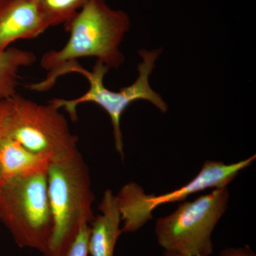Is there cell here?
<instances>
[{"mask_svg": "<svg viewBox=\"0 0 256 256\" xmlns=\"http://www.w3.org/2000/svg\"><path fill=\"white\" fill-rule=\"evenodd\" d=\"M64 26L69 33L67 43L42 57L40 65L48 72L46 77L87 57H96L109 69L119 68L124 63L119 47L130 28L126 12L112 9L106 0H90Z\"/></svg>", "mask_w": 256, "mask_h": 256, "instance_id": "6da1fadb", "label": "cell"}, {"mask_svg": "<svg viewBox=\"0 0 256 256\" xmlns=\"http://www.w3.org/2000/svg\"><path fill=\"white\" fill-rule=\"evenodd\" d=\"M162 50H154L148 52L141 50L139 54L142 62L138 64L137 80L129 86L122 88L119 92H112L104 86V77L109 68L100 60H96L92 70H86L76 62L64 67L52 75L44 79L45 86L52 88L58 78L70 73H77L84 76L88 80V90L84 95L75 99L55 98L50 101L58 109L63 108L69 114L73 121L77 120V108L80 104L94 102L102 108L110 116L114 139V146L122 159L124 158V138L120 128V120L124 110L134 101L146 100L150 101L162 112H166L168 106L161 96L151 88L149 84V76L156 67L154 63L161 54Z\"/></svg>", "mask_w": 256, "mask_h": 256, "instance_id": "7a4b0ae2", "label": "cell"}, {"mask_svg": "<svg viewBox=\"0 0 256 256\" xmlns=\"http://www.w3.org/2000/svg\"><path fill=\"white\" fill-rule=\"evenodd\" d=\"M48 193L53 216L52 237L44 256H63L84 224L94 220L95 200L90 173L80 152L52 162L47 170Z\"/></svg>", "mask_w": 256, "mask_h": 256, "instance_id": "3957f363", "label": "cell"}, {"mask_svg": "<svg viewBox=\"0 0 256 256\" xmlns=\"http://www.w3.org/2000/svg\"><path fill=\"white\" fill-rule=\"evenodd\" d=\"M0 220L18 246L45 252L54 228L47 172L0 182Z\"/></svg>", "mask_w": 256, "mask_h": 256, "instance_id": "277c9868", "label": "cell"}, {"mask_svg": "<svg viewBox=\"0 0 256 256\" xmlns=\"http://www.w3.org/2000/svg\"><path fill=\"white\" fill-rule=\"evenodd\" d=\"M229 200L227 186L216 188L193 202H184L175 212L156 222V235L164 252L190 256H210L212 235L225 214Z\"/></svg>", "mask_w": 256, "mask_h": 256, "instance_id": "5b68a950", "label": "cell"}, {"mask_svg": "<svg viewBox=\"0 0 256 256\" xmlns=\"http://www.w3.org/2000/svg\"><path fill=\"white\" fill-rule=\"evenodd\" d=\"M6 132L24 148L52 162L79 152L78 138L70 131L60 109L50 102L42 105L18 94L12 97Z\"/></svg>", "mask_w": 256, "mask_h": 256, "instance_id": "8992f818", "label": "cell"}, {"mask_svg": "<svg viewBox=\"0 0 256 256\" xmlns=\"http://www.w3.org/2000/svg\"><path fill=\"white\" fill-rule=\"evenodd\" d=\"M254 154L238 162L224 164L222 162L206 160L198 174L186 185L174 191L156 195L146 194L138 184H126L116 195L124 233H134L142 228L152 217L153 210L165 204L173 203L208 188L227 186L240 171L254 162Z\"/></svg>", "mask_w": 256, "mask_h": 256, "instance_id": "52a82bcc", "label": "cell"}, {"mask_svg": "<svg viewBox=\"0 0 256 256\" xmlns=\"http://www.w3.org/2000/svg\"><path fill=\"white\" fill-rule=\"evenodd\" d=\"M48 28L34 0H0V52L18 40L36 38Z\"/></svg>", "mask_w": 256, "mask_h": 256, "instance_id": "ba28073f", "label": "cell"}, {"mask_svg": "<svg viewBox=\"0 0 256 256\" xmlns=\"http://www.w3.org/2000/svg\"><path fill=\"white\" fill-rule=\"evenodd\" d=\"M98 215L90 223L88 252L92 256H114L120 236L121 216L117 198L110 190L104 192Z\"/></svg>", "mask_w": 256, "mask_h": 256, "instance_id": "9c48e42d", "label": "cell"}, {"mask_svg": "<svg viewBox=\"0 0 256 256\" xmlns=\"http://www.w3.org/2000/svg\"><path fill=\"white\" fill-rule=\"evenodd\" d=\"M50 162L46 156L24 148L6 132L0 141V182L45 172Z\"/></svg>", "mask_w": 256, "mask_h": 256, "instance_id": "30bf717a", "label": "cell"}, {"mask_svg": "<svg viewBox=\"0 0 256 256\" xmlns=\"http://www.w3.org/2000/svg\"><path fill=\"white\" fill-rule=\"evenodd\" d=\"M36 60V56L30 50L10 47L0 52V99L18 94L20 70L33 65Z\"/></svg>", "mask_w": 256, "mask_h": 256, "instance_id": "8fae6325", "label": "cell"}, {"mask_svg": "<svg viewBox=\"0 0 256 256\" xmlns=\"http://www.w3.org/2000/svg\"><path fill=\"white\" fill-rule=\"evenodd\" d=\"M50 28L65 24L90 0H34Z\"/></svg>", "mask_w": 256, "mask_h": 256, "instance_id": "7c38bea8", "label": "cell"}, {"mask_svg": "<svg viewBox=\"0 0 256 256\" xmlns=\"http://www.w3.org/2000/svg\"><path fill=\"white\" fill-rule=\"evenodd\" d=\"M90 234L89 224H82L76 236L63 256H88Z\"/></svg>", "mask_w": 256, "mask_h": 256, "instance_id": "4fadbf2b", "label": "cell"}, {"mask_svg": "<svg viewBox=\"0 0 256 256\" xmlns=\"http://www.w3.org/2000/svg\"><path fill=\"white\" fill-rule=\"evenodd\" d=\"M164 256H190L176 254V252H164ZM222 256H256V254L248 246H245L238 248H227L224 250L220 254Z\"/></svg>", "mask_w": 256, "mask_h": 256, "instance_id": "5bb4252c", "label": "cell"}, {"mask_svg": "<svg viewBox=\"0 0 256 256\" xmlns=\"http://www.w3.org/2000/svg\"><path fill=\"white\" fill-rule=\"evenodd\" d=\"M12 106V98L0 99V141L6 132V122Z\"/></svg>", "mask_w": 256, "mask_h": 256, "instance_id": "9a60e30c", "label": "cell"}]
</instances>
